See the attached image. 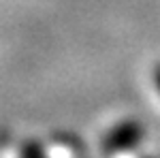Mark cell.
<instances>
[{
  "instance_id": "obj_1",
  "label": "cell",
  "mask_w": 160,
  "mask_h": 158,
  "mask_svg": "<svg viewBox=\"0 0 160 158\" xmlns=\"http://www.w3.org/2000/svg\"><path fill=\"white\" fill-rule=\"evenodd\" d=\"M141 135L143 128L137 124V122H122L118 124L105 139V147L111 152H118V150H128V147L137 145L141 141Z\"/></svg>"
},
{
  "instance_id": "obj_3",
  "label": "cell",
  "mask_w": 160,
  "mask_h": 158,
  "mask_svg": "<svg viewBox=\"0 0 160 158\" xmlns=\"http://www.w3.org/2000/svg\"><path fill=\"white\" fill-rule=\"evenodd\" d=\"M154 81H156V88H158V92H160V66L156 69V73H154Z\"/></svg>"
},
{
  "instance_id": "obj_2",
  "label": "cell",
  "mask_w": 160,
  "mask_h": 158,
  "mask_svg": "<svg viewBox=\"0 0 160 158\" xmlns=\"http://www.w3.org/2000/svg\"><path fill=\"white\" fill-rule=\"evenodd\" d=\"M22 154H24V158H45V154H43V150H41L38 143H28Z\"/></svg>"
}]
</instances>
